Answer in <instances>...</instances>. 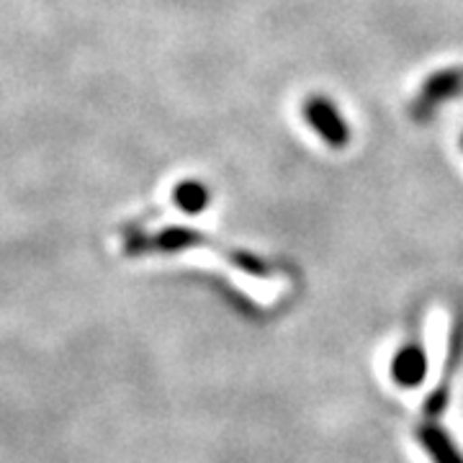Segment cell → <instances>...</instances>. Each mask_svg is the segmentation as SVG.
<instances>
[{
	"label": "cell",
	"mask_w": 463,
	"mask_h": 463,
	"mask_svg": "<svg viewBox=\"0 0 463 463\" xmlns=\"http://www.w3.org/2000/svg\"><path fill=\"white\" fill-rule=\"evenodd\" d=\"M301 116L304 121L317 132V137L332 149L347 147L350 142V127H347L345 116L340 114V109L325 96H309L301 103Z\"/></svg>",
	"instance_id": "1"
},
{
	"label": "cell",
	"mask_w": 463,
	"mask_h": 463,
	"mask_svg": "<svg viewBox=\"0 0 463 463\" xmlns=\"http://www.w3.org/2000/svg\"><path fill=\"white\" fill-rule=\"evenodd\" d=\"M463 361V315H458L450 325V335H448L446 361H443V373H440V383L430 392V397L425 399V417L435 420L446 412L448 402H450V383Z\"/></svg>",
	"instance_id": "2"
},
{
	"label": "cell",
	"mask_w": 463,
	"mask_h": 463,
	"mask_svg": "<svg viewBox=\"0 0 463 463\" xmlns=\"http://www.w3.org/2000/svg\"><path fill=\"white\" fill-rule=\"evenodd\" d=\"M425 376H428V353L420 340V332L414 330L392 361V379L404 389H414L425 381Z\"/></svg>",
	"instance_id": "3"
},
{
	"label": "cell",
	"mask_w": 463,
	"mask_h": 463,
	"mask_svg": "<svg viewBox=\"0 0 463 463\" xmlns=\"http://www.w3.org/2000/svg\"><path fill=\"white\" fill-rule=\"evenodd\" d=\"M417 440L425 448L432 463H463V453L458 443L450 438L446 428H440L435 420H428L417 428Z\"/></svg>",
	"instance_id": "4"
},
{
	"label": "cell",
	"mask_w": 463,
	"mask_h": 463,
	"mask_svg": "<svg viewBox=\"0 0 463 463\" xmlns=\"http://www.w3.org/2000/svg\"><path fill=\"white\" fill-rule=\"evenodd\" d=\"M463 93V70H440L430 75L420 90V106H435L440 100Z\"/></svg>",
	"instance_id": "5"
},
{
	"label": "cell",
	"mask_w": 463,
	"mask_h": 463,
	"mask_svg": "<svg viewBox=\"0 0 463 463\" xmlns=\"http://www.w3.org/2000/svg\"><path fill=\"white\" fill-rule=\"evenodd\" d=\"M173 199L185 214H201L212 203V191H209V185L191 178V181H181L175 185Z\"/></svg>",
	"instance_id": "6"
},
{
	"label": "cell",
	"mask_w": 463,
	"mask_h": 463,
	"mask_svg": "<svg viewBox=\"0 0 463 463\" xmlns=\"http://www.w3.org/2000/svg\"><path fill=\"white\" fill-rule=\"evenodd\" d=\"M201 237L194 230H188V227H170L165 230L160 237H157V245L160 250H167V252H173V250H183V248H191L194 242H199Z\"/></svg>",
	"instance_id": "7"
},
{
	"label": "cell",
	"mask_w": 463,
	"mask_h": 463,
	"mask_svg": "<svg viewBox=\"0 0 463 463\" xmlns=\"http://www.w3.org/2000/svg\"><path fill=\"white\" fill-rule=\"evenodd\" d=\"M461 147H463V139H461Z\"/></svg>",
	"instance_id": "8"
}]
</instances>
